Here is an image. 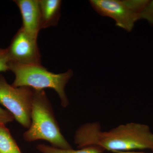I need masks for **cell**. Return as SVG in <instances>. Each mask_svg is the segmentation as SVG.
I'll list each match as a JSON object with an SVG mask.
<instances>
[{
	"instance_id": "8fae6325",
	"label": "cell",
	"mask_w": 153,
	"mask_h": 153,
	"mask_svg": "<svg viewBox=\"0 0 153 153\" xmlns=\"http://www.w3.org/2000/svg\"><path fill=\"white\" fill-rule=\"evenodd\" d=\"M140 19L147 21L153 25V0L149 1L143 9L140 14Z\"/></svg>"
},
{
	"instance_id": "3957f363",
	"label": "cell",
	"mask_w": 153,
	"mask_h": 153,
	"mask_svg": "<svg viewBox=\"0 0 153 153\" xmlns=\"http://www.w3.org/2000/svg\"><path fill=\"white\" fill-rule=\"evenodd\" d=\"M9 70L15 74V79L12 84L14 87H28L35 90L52 88L59 96L62 106L66 108L69 104L65 87L73 76L71 69L64 73L55 74L48 71L41 64L22 65L10 62Z\"/></svg>"
},
{
	"instance_id": "4fadbf2b",
	"label": "cell",
	"mask_w": 153,
	"mask_h": 153,
	"mask_svg": "<svg viewBox=\"0 0 153 153\" xmlns=\"http://www.w3.org/2000/svg\"><path fill=\"white\" fill-rule=\"evenodd\" d=\"M14 118L10 113L0 107V123L5 124L12 121Z\"/></svg>"
},
{
	"instance_id": "6da1fadb",
	"label": "cell",
	"mask_w": 153,
	"mask_h": 153,
	"mask_svg": "<svg viewBox=\"0 0 153 153\" xmlns=\"http://www.w3.org/2000/svg\"><path fill=\"white\" fill-rule=\"evenodd\" d=\"M74 143L78 149L89 146L117 152L149 149L153 151V133L149 126L129 123L103 131L98 122L84 124L75 132Z\"/></svg>"
},
{
	"instance_id": "277c9868",
	"label": "cell",
	"mask_w": 153,
	"mask_h": 153,
	"mask_svg": "<svg viewBox=\"0 0 153 153\" xmlns=\"http://www.w3.org/2000/svg\"><path fill=\"white\" fill-rule=\"evenodd\" d=\"M149 0H91L90 5L100 16L113 19L116 25L128 32L140 19Z\"/></svg>"
},
{
	"instance_id": "7c38bea8",
	"label": "cell",
	"mask_w": 153,
	"mask_h": 153,
	"mask_svg": "<svg viewBox=\"0 0 153 153\" xmlns=\"http://www.w3.org/2000/svg\"><path fill=\"white\" fill-rule=\"evenodd\" d=\"M10 62L7 49H2L0 47V72L9 70Z\"/></svg>"
},
{
	"instance_id": "52a82bcc",
	"label": "cell",
	"mask_w": 153,
	"mask_h": 153,
	"mask_svg": "<svg viewBox=\"0 0 153 153\" xmlns=\"http://www.w3.org/2000/svg\"><path fill=\"white\" fill-rule=\"evenodd\" d=\"M22 15L21 27L33 38H38L41 29V15L38 0H16Z\"/></svg>"
},
{
	"instance_id": "8992f818",
	"label": "cell",
	"mask_w": 153,
	"mask_h": 153,
	"mask_svg": "<svg viewBox=\"0 0 153 153\" xmlns=\"http://www.w3.org/2000/svg\"><path fill=\"white\" fill-rule=\"evenodd\" d=\"M10 62L22 65H40L41 55L37 39L20 28L7 48Z\"/></svg>"
},
{
	"instance_id": "ba28073f",
	"label": "cell",
	"mask_w": 153,
	"mask_h": 153,
	"mask_svg": "<svg viewBox=\"0 0 153 153\" xmlns=\"http://www.w3.org/2000/svg\"><path fill=\"white\" fill-rule=\"evenodd\" d=\"M41 15V29L57 26L60 17V0H38Z\"/></svg>"
},
{
	"instance_id": "7a4b0ae2",
	"label": "cell",
	"mask_w": 153,
	"mask_h": 153,
	"mask_svg": "<svg viewBox=\"0 0 153 153\" xmlns=\"http://www.w3.org/2000/svg\"><path fill=\"white\" fill-rule=\"evenodd\" d=\"M27 142L43 140L55 147L72 149L59 128L52 106L44 90H35L32 102L31 123L23 135Z\"/></svg>"
},
{
	"instance_id": "30bf717a",
	"label": "cell",
	"mask_w": 153,
	"mask_h": 153,
	"mask_svg": "<svg viewBox=\"0 0 153 153\" xmlns=\"http://www.w3.org/2000/svg\"><path fill=\"white\" fill-rule=\"evenodd\" d=\"M37 149L42 153H103L105 151L102 148L95 146H89L78 150H74L72 149H64L41 144L38 145Z\"/></svg>"
},
{
	"instance_id": "9c48e42d",
	"label": "cell",
	"mask_w": 153,
	"mask_h": 153,
	"mask_svg": "<svg viewBox=\"0 0 153 153\" xmlns=\"http://www.w3.org/2000/svg\"><path fill=\"white\" fill-rule=\"evenodd\" d=\"M0 153H22L8 130L1 123Z\"/></svg>"
},
{
	"instance_id": "5b68a950",
	"label": "cell",
	"mask_w": 153,
	"mask_h": 153,
	"mask_svg": "<svg viewBox=\"0 0 153 153\" xmlns=\"http://www.w3.org/2000/svg\"><path fill=\"white\" fill-rule=\"evenodd\" d=\"M34 89L28 87H14L0 75V103L24 127L29 128Z\"/></svg>"
},
{
	"instance_id": "5bb4252c",
	"label": "cell",
	"mask_w": 153,
	"mask_h": 153,
	"mask_svg": "<svg viewBox=\"0 0 153 153\" xmlns=\"http://www.w3.org/2000/svg\"><path fill=\"white\" fill-rule=\"evenodd\" d=\"M114 153H149L143 152H136V151H127V152H117Z\"/></svg>"
}]
</instances>
